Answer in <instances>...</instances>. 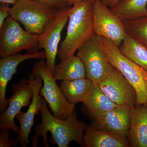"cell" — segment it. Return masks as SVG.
I'll return each mask as SVG.
<instances>
[{"mask_svg": "<svg viewBox=\"0 0 147 147\" xmlns=\"http://www.w3.org/2000/svg\"><path fill=\"white\" fill-rule=\"evenodd\" d=\"M47 102L42 98V105L40 112L42 122L34 126V133L32 139L31 146L37 147L39 137H43V146L49 147L47 134L50 131L52 137L50 143L59 147H68L72 141L76 142L81 147H84V132L88 127L78 119L76 111L70 114L65 120L61 119L53 115L47 107Z\"/></svg>", "mask_w": 147, "mask_h": 147, "instance_id": "obj_1", "label": "cell"}, {"mask_svg": "<svg viewBox=\"0 0 147 147\" xmlns=\"http://www.w3.org/2000/svg\"><path fill=\"white\" fill-rule=\"evenodd\" d=\"M68 15L66 35L58 50V56L61 61L74 55L95 34L92 2L82 1L75 3L69 9Z\"/></svg>", "mask_w": 147, "mask_h": 147, "instance_id": "obj_2", "label": "cell"}, {"mask_svg": "<svg viewBox=\"0 0 147 147\" xmlns=\"http://www.w3.org/2000/svg\"><path fill=\"white\" fill-rule=\"evenodd\" d=\"M96 36L109 62L122 74L136 91V105H147V71L125 57L119 47L111 40L96 35Z\"/></svg>", "mask_w": 147, "mask_h": 147, "instance_id": "obj_3", "label": "cell"}, {"mask_svg": "<svg viewBox=\"0 0 147 147\" xmlns=\"http://www.w3.org/2000/svg\"><path fill=\"white\" fill-rule=\"evenodd\" d=\"M58 9L30 0H18L11 7L10 16L29 32L40 35L55 19Z\"/></svg>", "mask_w": 147, "mask_h": 147, "instance_id": "obj_4", "label": "cell"}, {"mask_svg": "<svg viewBox=\"0 0 147 147\" xmlns=\"http://www.w3.org/2000/svg\"><path fill=\"white\" fill-rule=\"evenodd\" d=\"M39 35L33 34L21 28L18 21L8 17L0 28V57L26 50L39 52Z\"/></svg>", "mask_w": 147, "mask_h": 147, "instance_id": "obj_5", "label": "cell"}, {"mask_svg": "<svg viewBox=\"0 0 147 147\" xmlns=\"http://www.w3.org/2000/svg\"><path fill=\"white\" fill-rule=\"evenodd\" d=\"M31 72L39 75L43 81V86L40 95L46 100L54 115L61 119L65 120L75 110V105L69 102L57 84V81L47 69L46 62L43 59L34 65Z\"/></svg>", "mask_w": 147, "mask_h": 147, "instance_id": "obj_6", "label": "cell"}, {"mask_svg": "<svg viewBox=\"0 0 147 147\" xmlns=\"http://www.w3.org/2000/svg\"><path fill=\"white\" fill-rule=\"evenodd\" d=\"M77 56L84 63L87 78L94 84H99L115 69L98 44L95 34L78 49Z\"/></svg>", "mask_w": 147, "mask_h": 147, "instance_id": "obj_7", "label": "cell"}, {"mask_svg": "<svg viewBox=\"0 0 147 147\" xmlns=\"http://www.w3.org/2000/svg\"><path fill=\"white\" fill-rule=\"evenodd\" d=\"M92 5L95 34L110 40L119 47L126 34L123 22L101 0Z\"/></svg>", "mask_w": 147, "mask_h": 147, "instance_id": "obj_8", "label": "cell"}, {"mask_svg": "<svg viewBox=\"0 0 147 147\" xmlns=\"http://www.w3.org/2000/svg\"><path fill=\"white\" fill-rule=\"evenodd\" d=\"M69 7L58 9L55 19L38 36L40 48L44 49L47 69L52 75L56 65L55 61L58 55V45L60 41L61 34L68 21Z\"/></svg>", "mask_w": 147, "mask_h": 147, "instance_id": "obj_9", "label": "cell"}, {"mask_svg": "<svg viewBox=\"0 0 147 147\" xmlns=\"http://www.w3.org/2000/svg\"><path fill=\"white\" fill-rule=\"evenodd\" d=\"M13 94L7 99V109L0 116V128L12 130L18 134L20 127L15 123L14 119L24 107H29L33 96V90L28 79L23 78L18 84L11 87Z\"/></svg>", "mask_w": 147, "mask_h": 147, "instance_id": "obj_10", "label": "cell"}, {"mask_svg": "<svg viewBox=\"0 0 147 147\" xmlns=\"http://www.w3.org/2000/svg\"><path fill=\"white\" fill-rule=\"evenodd\" d=\"M98 84L103 93L119 106L136 105V91L117 69L115 68L113 73Z\"/></svg>", "mask_w": 147, "mask_h": 147, "instance_id": "obj_11", "label": "cell"}, {"mask_svg": "<svg viewBox=\"0 0 147 147\" xmlns=\"http://www.w3.org/2000/svg\"><path fill=\"white\" fill-rule=\"evenodd\" d=\"M28 80L33 90L32 102L27 112L20 111L16 117L20 125V132L16 139L21 147H26L30 144L29 134L34 125L35 116L39 115L38 112L42 105V97L39 94L43 83L42 78L39 75H34L31 73Z\"/></svg>", "mask_w": 147, "mask_h": 147, "instance_id": "obj_12", "label": "cell"}, {"mask_svg": "<svg viewBox=\"0 0 147 147\" xmlns=\"http://www.w3.org/2000/svg\"><path fill=\"white\" fill-rule=\"evenodd\" d=\"M45 51L38 53L21 54L20 53L1 58L0 60V113H4L8 107L6 91L9 82L17 71V67L24 61L30 59H46Z\"/></svg>", "mask_w": 147, "mask_h": 147, "instance_id": "obj_13", "label": "cell"}, {"mask_svg": "<svg viewBox=\"0 0 147 147\" xmlns=\"http://www.w3.org/2000/svg\"><path fill=\"white\" fill-rule=\"evenodd\" d=\"M131 107L119 106L92 120L90 125L120 137L127 138L130 125Z\"/></svg>", "mask_w": 147, "mask_h": 147, "instance_id": "obj_14", "label": "cell"}, {"mask_svg": "<svg viewBox=\"0 0 147 147\" xmlns=\"http://www.w3.org/2000/svg\"><path fill=\"white\" fill-rule=\"evenodd\" d=\"M127 138L131 147H147V105L131 107Z\"/></svg>", "mask_w": 147, "mask_h": 147, "instance_id": "obj_15", "label": "cell"}, {"mask_svg": "<svg viewBox=\"0 0 147 147\" xmlns=\"http://www.w3.org/2000/svg\"><path fill=\"white\" fill-rule=\"evenodd\" d=\"M83 110L92 120L106 112L119 107L101 90L98 84L93 83L91 89L82 102Z\"/></svg>", "mask_w": 147, "mask_h": 147, "instance_id": "obj_16", "label": "cell"}, {"mask_svg": "<svg viewBox=\"0 0 147 147\" xmlns=\"http://www.w3.org/2000/svg\"><path fill=\"white\" fill-rule=\"evenodd\" d=\"M86 147H130L128 139L90 125L85 131L84 138Z\"/></svg>", "mask_w": 147, "mask_h": 147, "instance_id": "obj_17", "label": "cell"}, {"mask_svg": "<svg viewBox=\"0 0 147 147\" xmlns=\"http://www.w3.org/2000/svg\"><path fill=\"white\" fill-rule=\"evenodd\" d=\"M53 76L59 81H71L87 78L83 62L78 56L73 55L55 65Z\"/></svg>", "mask_w": 147, "mask_h": 147, "instance_id": "obj_18", "label": "cell"}, {"mask_svg": "<svg viewBox=\"0 0 147 147\" xmlns=\"http://www.w3.org/2000/svg\"><path fill=\"white\" fill-rule=\"evenodd\" d=\"M123 22L147 16V0H121L110 8Z\"/></svg>", "mask_w": 147, "mask_h": 147, "instance_id": "obj_19", "label": "cell"}, {"mask_svg": "<svg viewBox=\"0 0 147 147\" xmlns=\"http://www.w3.org/2000/svg\"><path fill=\"white\" fill-rule=\"evenodd\" d=\"M121 54L147 71V47L126 33L119 47Z\"/></svg>", "mask_w": 147, "mask_h": 147, "instance_id": "obj_20", "label": "cell"}, {"mask_svg": "<svg viewBox=\"0 0 147 147\" xmlns=\"http://www.w3.org/2000/svg\"><path fill=\"white\" fill-rule=\"evenodd\" d=\"M93 83L87 78L71 81H62L60 88L67 100L75 105L83 102L89 92Z\"/></svg>", "mask_w": 147, "mask_h": 147, "instance_id": "obj_21", "label": "cell"}, {"mask_svg": "<svg viewBox=\"0 0 147 147\" xmlns=\"http://www.w3.org/2000/svg\"><path fill=\"white\" fill-rule=\"evenodd\" d=\"M123 22L126 33L147 47V16Z\"/></svg>", "mask_w": 147, "mask_h": 147, "instance_id": "obj_22", "label": "cell"}, {"mask_svg": "<svg viewBox=\"0 0 147 147\" xmlns=\"http://www.w3.org/2000/svg\"><path fill=\"white\" fill-rule=\"evenodd\" d=\"M9 129H1L0 131V147L17 146L18 142L17 139L10 138Z\"/></svg>", "mask_w": 147, "mask_h": 147, "instance_id": "obj_23", "label": "cell"}, {"mask_svg": "<svg viewBox=\"0 0 147 147\" xmlns=\"http://www.w3.org/2000/svg\"><path fill=\"white\" fill-rule=\"evenodd\" d=\"M36 2L40 3L45 5L57 9L69 7L68 0H30Z\"/></svg>", "mask_w": 147, "mask_h": 147, "instance_id": "obj_24", "label": "cell"}, {"mask_svg": "<svg viewBox=\"0 0 147 147\" xmlns=\"http://www.w3.org/2000/svg\"><path fill=\"white\" fill-rule=\"evenodd\" d=\"M10 9L9 4L4 3H0V28L2 26L5 20L10 16Z\"/></svg>", "mask_w": 147, "mask_h": 147, "instance_id": "obj_25", "label": "cell"}, {"mask_svg": "<svg viewBox=\"0 0 147 147\" xmlns=\"http://www.w3.org/2000/svg\"><path fill=\"white\" fill-rule=\"evenodd\" d=\"M101 1L106 5L108 6V7L111 8L119 2L121 0H101Z\"/></svg>", "mask_w": 147, "mask_h": 147, "instance_id": "obj_26", "label": "cell"}, {"mask_svg": "<svg viewBox=\"0 0 147 147\" xmlns=\"http://www.w3.org/2000/svg\"><path fill=\"white\" fill-rule=\"evenodd\" d=\"M97 0H68L69 4V6L73 5L75 3L79 2L82 1H88L91 2H93Z\"/></svg>", "mask_w": 147, "mask_h": 147, "instance_id": "obj_27", "label": "cell"}, {"mask_svg": "<svg viewBox=\"0 0 147 147\" xmlns=\"http://www.w3.org/2000/svg\"><path fill=\"white\" fill-rule=\"evenodd\" d=\"M18 1V0H0V3H7L12 4L13 5Z\"/></svg>", "mask_w": 147, "mask_h": 147, "instance_id": "obj_28", "label": "cell"}]
</instances>
